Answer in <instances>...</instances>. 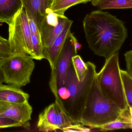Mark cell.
<instances>
[{
    "label": "cell",
    "mask_w": 132,
    "mask_h": 132,
    "mask_svg": "<svg viewBox=\"0 0 132 132\" xmlns=\"http://www.w3.org/2000/svg\"><path fill=\"white\" fill-rule=\"evenodd\" d=\"M55 99L56 124L59 130H62L70 125L75 124L63 108L59 97H55Z\"/></svg>",
    "instance_id": "2e32d148"
},
{
    "label": "cell",
    "mask_w": 132,
    "mask_h": 132,
    "mask_svg": "<svg viewBox=\"0 0 132 132\" xmlns=\"http://www.w3.org/2000/svg\"><path fill=\"white\" fill-rule=\"evenodd\" d=\"M2 84H0V102L19 104L28 101V94L20 88Z\"/></svg>",
    "instance_id": "8fae6325"
},
{
    "label": "cell",
    "mask_w": 132,
    "mask_h": 132,
    "mask_svg": "<svg viewBox=\"0 0 132 132\" xmlns=\"http://www.w3.org/2000/svg\"><path fill=\"white\" fill-rule=\"evenodd\" d=\"M7 108V103L0 102V113L4 111Z\"/></svg>",
    "instance_id": "83f0119b"
},
{
    "label": "cell",
    "mask_w": 132,
    "mask_h": 132,
    "mask_svg": "<svg viewBox=\"0 0 132 132\" xmlns=\"http://www.w3.org/2000/svg\"><path fill=\"white\" fill-rule=\"evenodd\" d=\"M22 6L28 16H31L35 22L39 29L45 17L42 14L40 0H21Z\"/></svg>",
    "instance_id": "5bb4252c"
},
{
    "label": "cell",
    "mask_w": 132,
    "mask_h": 132,
    "mask_svg": "<svg viewBox=\"0 0 132 132\" xmlns=\"http://www.w3.org/2000/svg\"><path fill=\"white\" fill-rule=\"evenodd\" d=\"M98 1H99V0H93V1L91 2L92 4V5H93L94 6H95L96 3H97V2Z\"/></svg>",
    "instance_id": "f546056e"
},
{
    "label": "cell",
    "mask_w": 132,
    "mask_h": 132,
    "mask_svg": "<svg viewBox=\"0 0 132 132\" xmlns=\"http://www.w3.org/2000/svg\"><path fill=\"white\" fill-rule=\"evenodd\" d=\"M81 46L71 32L68 34L59 56L55 69L51 71L50 80L53 81V88L59 94L68 92L66 87L68 69L72 64V58L77 55Z\"/></svg>",
    "instance_id": "8992f818"
},
{
    "label": "cell",
    "mask_w": 132,
    "mask_h": 132,
    "mask_svg": "<svg viewBox=\"0 0 132 132\" xmlns=\"http://www.w3.org/2000/svg\"><path fill=\"white\" fill-rule=\"evenodd\" d=\"M33 59L23 53L12 54L0 59L4 82L19 88L29 83L35 67Z\"/></svg>",
    "instance_id": "5b68a950"
},
{
    "label": "cell",
    "mask_w": 132,
    "mask_h": 132,
    "mask_svg": "<svg viewBox=\"0 0 132 132\" xmlns=\"http://www.w3.org/2000/svg\"><path fill=\"white\" fill-rule=\"evenodd\" d=\"M37 127L40 131H56L59 130L56 124V116L55 104L46 107L39 114Z\"/></svg>",
    "instance_id": "7c38bea8"
},
{
    "label": "cell",
    "mask_w": 132,
    "mask_h": 132,
    "mask_svg": "<svg viewBox=\"0 0 132 132\" xmlns=\"http://www.w3.org/2000/svg\"><path fill=\"white\" fill-rule=\"evenodd\" d=\"M125 112L103 94L96 74L79 122L91 128L99 129L122 116Z\"/></svg>",
    "instance_id": "7a4b0ae2"
},
{
    "label": "cell",
    "mask_w": 132,
    "mask_h": 132,
    "mask_svg": "<svg viewBox=\"0 0 132 132\" xmlns=\"http://www.w3.org/2000/svg\"><path fill=\"white\" fill-rule=\"evenodd\" d=\"M126 62V71L132 77V50L126 52L125 54Z\"/></svg>",
    "instance_id": "484cf974"
},
{
    "label": "cell",
    "mask_w": 132,
    "mask_h": 132,
    "mask_svg": "<svg viewBox=\"0 0 132 132\" xmlns=\"http://www.w3.org/2000/svg\"><path fill=\"white\" fill-rule=\"evenodd\" d=\"M97 77L103 94L123 111L129 110L124 92L118 52L108 59Z\"/></svg>",
    "instance_id": "277c9868"
},
{
    "label": "cell",
    "mask_w": 132,
    "mask_h": 132,
    "mask_svg": "<svg viewBox=\"0 0 132 132\" xmlns=\"http://www.w3.org/2000/svg\"><path fill=\"white\" fill-rule=\"evenodd\" d=\"M93 0H54L51 8L52 12L60 15H64L65 12L72 6L80 4H86Z\"/></svg>",
    "instance_id": "e0dca14e"
},
{
    "label": "cell",
    "mask_w": 132,
    "mask_h": 132,
    "mask_svg": "<svg viewBox=\"0 0 132 132\" xmlns=\"http://www.w3.org/2000/svg\"><path fill=\"white\" fill-rule=\"evenodd\" d=\"M124 92L128 108L132 107V77L126 71L121 69Z\"/></svg>",
    "instance_id": "d6986e66"
},
{
    "label": "cell",
    "mask_w": 132,
    "mask_h": 132,
    "mask_svg": "<svg viewBox=\"0 0 132 132\" xmlns=\"http://www.w3.org/2000/svg\"><path fill=\"white\" fill-rule=\"evenodd\" d=\"M129 112V110L125 112L122 116L113 121L102 126L99 128V130L101 131H105L118 129H132L131 116L130 114H128Z\"/></svg>",
    "instance_id": "9a60e30c"
},
{
    "label": "cell",
    "mask_w": 132,
    "mask_h": 132,
    "mask_svg": "<svg viewBox=\"0 0 132 132\" xmlns=\"http://www.w3.org/2000/svg\"><path fill=\"white\" fill-rule=\"evenodd\" d=\"M72 23L73 21L71 20L62 33L55 40L52 45L50 47L43 49L44 59L48 61L51 71L55 69L59 56L66 38L70 32Z\"/></svg>",
    "instance_id": "30bf717a"
},
{
    "label": "cell",
    "mask_w": 132,
    "mask_h": 132,
    "mask_svg": "<svg viewBox=\"0 0 132 132\" xmlns=\"http://www.w3.org/2000/svg\"><path fill=\"white\" fill-rule=\"evenodd\" d=\"M28 18L29 27H30L31 33L41 36L40 31L37 24L31 16H28Z\"/></svg>",
    "instance_id": "4316f807"
},
{
    "label": "cell",
    "mask_w": 132,
    "mask_h": 132,
    "mask_svg": "<svg viewBox=\"0 0 132 132\" xmlns=\"http://www.w3.org/2000/svg\"><path fill=\"white\" fill-rule=\"evenodd\" d=\"M31 57L34 59L42 60L44 59L43 48L41 36L31 33Z\"/></svg>",
    "instance_id": "44dd1931"
},
{
    "label": "cell",
    "mask_w": 132,
    "mask_h": 132,
    "mask_svg": "<svg viewBox=\"0 0 132 132\" xmlns=\"http://www.w3.org/2000/svg\"><path fill=\"white\" fill-rule=\"evenodd\" d=\"M22 7L21 0H0V22L9 25Z\"/></svg>",
    "instance_id": "4fadbf2b"
},
{
    "label": "cell",
    "mask_w": 132,
    "mask_h": 132,
    "mask_svg": "<svg viewBox=\"0 0 132 132\" xmlns=\"http://www.w3.org/2000/svg\"><path fill=\"white\" fill-rule=\"evenodd\" d=\"M4 82V76L1 66V60H0V84Z\"/></svg>",
    "instance_id": "f1b7e54d"
},
{
    "label": "cell",
    "mask_w": 132,
    "mask_h": 132,
    "mask_svg": "<svg viewBox=\"0 0 132 132\" xmlns=\"http://www.w3.org/2000/svg\"><path fill=\"white\" fill-rule=\"evenodd\" d=\"M61 131L65 132H88L90 131L91 128H87L80 123H78L70 125L63 129Z\"/></svg>",
    "instance_id": "cb8c5ba5"
},
{
    "label": "cell",
    "mask_w": 132,
    "mask_h": 132,
    "mask_svg": "<svg viewBox=\"0 0 132 132\" xmlns=\"http://www.w3.org/2000/svg\"><path fill=\"white\" fill-rule=\"evenodd\" d=\"M129 113L131 116L132 117V107L129 108Z\"/></svg>",
    "instance_id": "4dcf8cb0"
},
{
    "label": "cell",
    "mask_w": 132,
    "mask_h": 132,
    "mask_svg": "<svg viewBox=\"0 0 132 132\" xmlns=\"http://www.w3.org/2000/svg\"><path fill=\"white\" fill-rule=\"evenodd\" d=\"M88 71L83 80L79 81L77 78L72 64L68 69L66 87L68 93L67 99L62 104L66 114L75 124L79 121L97 74L96 67L90 62L87 63Z\"/></svg>",
    "instance_id": "3957f363"
},
{
    "label": "cell",
    "mask_w": 132,
    "mask_h": 132,
    "mask_svg": "<svg viewBox=\"0 0 132 132\" xmlns=\"http://www.w3.org/2000/svg\"><path fill=\"white\" fill-rule=\"evenodd\" d=\"M95 6L100 10L132 8V0H99Z\"/></svg>",
    "instance_id": "ac0fdd59"
},
{
    "label": "cell",
    "mask_w": 132,
    "mask_h": 132,
    "mask_svg": "<svg viewBox=\"0 0 132 132\" xmlns=\"http://www.w3.org/2000/svg\"><path fill=\"white\" fill-rule=\"evenodd\" d=\"M72 64L78 80L79 81L83 80L88 69L87 63H85L80 56L76 55L72 57Z\"/></svg>",
    "instance_id": "ffe728a7"
},
{
    "label": "cell",
    "mask_w": 132,
    "mask_h": 132,
    "mask_svg": "<svg viewBox=\"0 0 132 132\" xmlns=\"http://www.w3.org/2000/svg\"><path fill=\"white\" fill-rule=\"evenodd\" d=\"M32 112V107L28 101L19 104L7 103V108L0 113V117L12 119L27 126L31 119Z\"/></svg>",
    "instance_id": "9c48e42d"
},
{
    "label": "cell",
    "mask_w": 132,
    "mask_h": 132,
    "mask_svg": "<svg viewBox=\"0 0 132 132\" xmlns=\"http://www.w3.org/2000/svg\"><path fill=\"white\" fill-rule=\"evenodd\" d=\"M12 54L8 40L0 36V59L7 58Z\"/></svg>",
    "instance_id": "7402d4cb"
},
{
    "label": "cell",
    "mask_w": 132,
    "mask_h": 132,
    "mask_svg": "<svg viewBox=\"0 0 132 132\" xmlns=\"http://www.w3.org/2000/svg\"><path fill=\"white\" fill-rule=\"evenodd\" d=\"M9 26L8 40L12 54L23 53L31 56V32L28 15L23 7Z\"/></svg>",
    "instance_id": "52a82bcc"
},
{
    "label": "cell",
    "mask_w": 132,
    "mask_h": 132,
    "mask_svg": "<svg viewBox=\"0 0 132 132\" xmlns=\"http://www.w3.org/2000/svg\"><path fill=\"white\" fill-rule=\"evenodd\" d=\"M24 126L18 122L7 118L0 117V129L11 127H22Z\"/></svg>",
    "instance_id": "603a6c76"
},
{
    "label": "cell",
    "mask_w": 132,
    "mask_h": 132,
    "mask_svg": "<svg viewBox=\"0 0 132 132\" xmlns=\"http://www.w3.org/2000/svg\"><path fill=\"white\" fill-rule=\"evenodd\" d=\"M83 24L89 48L105 59L118 52L128 36L124 22L101 10L87 14Z\"/></svg>",
    "instance_id": "6da1fadb"
},
{
    "label": "cell",
    "mask_w": 132,
    "mask_h": 132,
    "mask_svg": "<svg viewBox=\"0 0 132 132\" xmlns=\"http://www.w3.org/2000/svg\"><path fill=\"white\" fill-rule=\"evenodd\" d=\"M131 121L132 122V117H131Z\"/></svg>",
    "instance_id": "1f68e13d"
},
{
    "label": "cell",
    "mask_w": 132,
    "mask_h": 132,
    "mask_svg": "<svg viewBox=\"0 0 132 132\" xmlns=\"http://www.w3.org/2000/svg\"><path fill=\"white\" fill-rule=\"evenodd\" d=\"M65 15L51 12L46 15L39 28L43 49L50 47L70 21Z\"/></svg>",
    "instance_id": "ba28073f"
},
{
    "label": "cell",
    "mask_w": 132,
    "mask_h": 132,
    "mask_svg": "<svg viewBox=\"0 0 132 132\" xmlns=\"http://www.w3.org/2000/svg\"><path fill=\"white\" fill-rule=\"evenodd\" d=\"M54 0H40L41 3V11L44 17L52 11L51 8Z\"/></svg>",
    "instance_id": "d4e9b609"
}]
</instances>
